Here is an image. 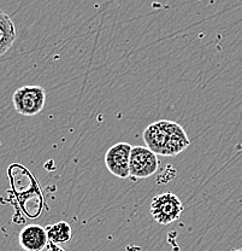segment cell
<instances>
[{
    "label": "cell",
    "mask_w": 242,
    "mask_h": 251,
    "mask_svg": "<svg viewBox=\"0 0 242 251\" xmlns=\"http://www.w3.org/2000/svg\"><path fill=\"white\" fill-rule=\"evenodd\" d=\"M230 251H242V249H231Z\"/></svg>",
    "instance_id": "cell-10"
},
{
    "label": "cell",
    "mask_w": 242,
    "mask_h": 251,
    "mask_svg": "<svg viewBox=\"0 0 242 251\" xmlns=\"http://www.w3.org/2000/svg\"><path fill=\"white\" fill-rule=\"evenodd\" d=\"M47 233L48 242L52 244H61V243H67L71 239L72 229L67 222L59 221L53 225H48L45 227Z\"/></svg>",
    "instance_id": "cell-8"
},
{
    "label": "cell",
    "mask_w": 242,
    "mask_h": 251,
    "mask_svg": "<svg viewBox=\"0 0 242 251\" xmlns=\"http://www.w3.org/2000/svg\"><path fill=\"white\" fill-rule=\"evenodd\" d=\"M49 249H51V251H65L64 249H62V248H59V247H57L56 244H49Z\"/></svg>",
    "instance_id": "cell-9"
},
{
    "label": "cell",
    "mask_w": 242,
    "mask_h": 251,
    "mask_svg": "<svg viewBox=\"0 0 242 251\" xmlns=\"http://www.w3.org/2000/svg\"><path fill=\"white\" fill-rule=\"evenodd\" d=\"M18 242L24 251H44L48 245V238L44 227L29 225L20 232Z\"/></svg>",
    "instance_id": "cell-6"
},
{
    "label": "cell",
    "mask_w": 242,
    "mask_h": 251,
    "mask_svg": "<svg viewBox=\"0 0 242 251\" xmlns=\"http://www.w3.org/2000/svg\"><path fill=\"white\" fill-rule=\"evenodd\" d=\"M159 168L158 155L145 146H132L129 159V176L134 179H147Z\"/></svg>",
    "instance_id": "cell-4"
},
{
    "label": "cell",
    "mask_w": 242,
    "mask_h": 251,
    "mask_svg": "<svg viewBox=\"0 0 242 251\" xmlns=\"http://www.w3.org/2000/svg\"><path fill=\"white\" fill-rule=\"evenodd\" d=\"M183 210V203L173 192H164L154 196L150 208V213L154 221L163 226L177 221Z\"/></svg>",
    "instance_id": "cell-2"
},
{
    "label": "cell",
    "mask_w": 242,
    "mask_h": 251,
    "mask_svg": "<svg viewBox=\"0 0 242 251\" xmlns=\"http://www.w3.org/2000/svg\"><path fill=\"white\" fill-rule=\"evenodd\" d=\"M16 27L9 15L0 11V56L6 53L16 41Z\"/></svg>",
    "instance_id": "cell-7"
},
{
    "label": "cell",
    "mask_w": 242,
    "mask_h": 251,
    "mask_svg": "<svg viewBox=\"0 0 242 251\" xmlns=\"http://www.w3.org/2000/svg\"><path fill=\"white\" fill-rule=\"evenodd\" d=\"M142 137L147 148L155 155L176 156L191 145V140L183 127L168 120L151 124L144 130Z\"/></svg>",
    "instance_id": "cell-1"
},
{
    "label": "cell",
    "mask_w": 242,
    "mask_h": 251,
    "mask_svg": "<svg viewBox=\"0 0 242 251\" xmlns=\"http://www.w3.org/2000/svg\"><path fill=\"white\" fill-rule=\"evenodd\" d=\"M132 146L128 143H117L105 153V166L113 176L119 179L129 177V159Z\"/></svg>",
    "instance_id": "cell-5"
},
{
    "label": "cell",
    "mask_w": 242,
    "mask_h": 251,
    "mask_svg": "<svg viewBox=\"0 0 242 251\" xmlns=\"http://www.w3.org/2000/svg\"><path fill=\"white\" fill-rule=\"evenodd\" d=\"M12 103L18 114L35 116L45 108L46 92L41 86H23L15 91Z\"/></svg>",
    "instance_id": "cell-3"
}]
</instances>
